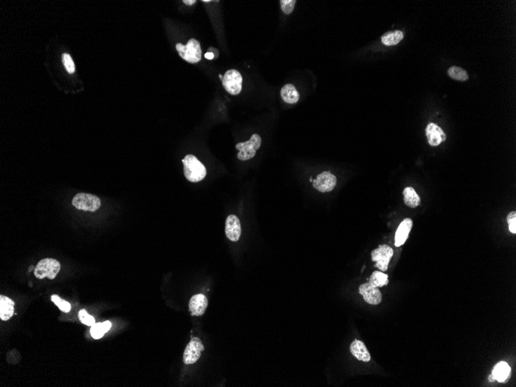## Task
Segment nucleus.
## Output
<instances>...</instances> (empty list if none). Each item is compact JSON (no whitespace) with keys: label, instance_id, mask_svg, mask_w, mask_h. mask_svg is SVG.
I'll return each mask as SVG.
<instances>
[{"label":"nucleus","instance_id":"obj_22","mask_svg":"<svg viewBox=\"0 0 516 387\" xmlns=\"http://www.w3.org/2000/svg\"><path fill=\"white\" fill-rule=\"evenodd\" d=\"M369 280H370L369 282L372 285L379 288V287L387 285L389 283V277L386 274L382 273V272H374L372 274Z\"/></svg>","mask_w":516,"mask_h":387},{"label":"nucleus","instance_id":"obj_15","mask_svg":"<svg viewBox=\"0 0 516 387\" xmlns=\"http://www.w3.org/2000/svg\"><path fill=\"white\" fill-rule=\"evenodd\" d=\"M350 351L357 359L360 360L362 362H370L371 359V356L368 351L364 342L362 341L355 339L353 342H352L351 346H350Z\"/></svg>","mask_w":516,"mask_h":387},{"label":"nucleus","instance_id":"obj_33","mask_svg":"<svg viewBox=\"0 0 516 387\" xmlns=\"http://www.w3.org/2000/svg\"><path fill=\"white\" fill-rule=\"evenodd\" d=\"M219 78H220V79H223V76H222V75H221V74H219Z\"/></svg>","mask_w":516,"mask_h":387},{"label":"nucleus","instance_id":"obj_31","mask_svg":"<svg viewBox=\"0 0 516 387\" xmlns=\"http://www.w3.org/2000/svg\"><path fill=\"white\" fill-rule=\"evenodd\" d=\"M489 381L490 382V383H494V382L496 381V380L494 378V376H493L492 373L489 376Z\"/></svg>","mask_w":516,"mask_h":387},{"label":"nucleus","instance_id":"obj_27","mask_svg":"<svg viewBox=\"0 0 516 387\" xmlns=\"http://www.w3.org/2000/svg\"><path fill=\"white\" fill-rule=\"evenodd\" d=\"M78 316H79V319H80L81 322L83 324L87 325V326H92L95 324V320H94V318L91 315H88L86 310H81L79 311V314H78Z\"/></svg>","mask_w":516,"mask_h":387},{"label":"nucleus","instance_id":"obj_12","mask_svg":"<svg viewBox=\"0 0 516 387\" xmlns=\"http://www.w3.org/2000/svg\"><path fill=\"white\" fill-rule=\"evenodd\" d=\"M426 136L431 146H438L445 141L447 136L443 129L436 124L430 123L426 129Z\"/></svg>","mask_w":516,"mask_h":387},{"label":"nucleus","instance_id":"obj_30","mask_svg":"<svg viewBox=\"0 0 516 387\" xmlns=\"http://www.w3.org/2000/svg\"><path fill=\"white\" fill-rule=\"evenodd\" d=\"M183 2L187 4V5H189V6H192L193 4L196 3V0H184Z\"/></svg>","mask_w":516,"mask_h":387},{"label":"nucleus","instance_id":"obj_8","mask_svg":"<svg viewBox=\"0 0 516 387\" xmlns=\"http://www.w3.org/2000/svg\"><path fill=\"white\" fill-rule=\"evenodd\" d=\"M204 350V346L201 340L197 337H193L189 342L183 353V361L187 365L195 363L201 357L202 352Z\"/></svg>","mask_w":516,"mask_h":387},{"label":"nucleus","instance_id":"obj_25","mask_svg":"<svg viewBox=\"0 0 516 387\" xmlns=\"http://www.w3.org/2000/svg\"><path fill=\"white\" fill-rule=\"evenodd\" d=\"M296 2H297L296 0H281L280 4L283 13L284 14L290 15L295 9Z\"/></svg>","mask_w":516,"mask_h":387},{"label":"nucleus","instance_id":"obj_7","mask_svg":"<svg viewBox=\"0 0 516 387\" xmlns=\"http://www.w3.org/2000/svg\"><path fill=\"white\" fill-rule=\"evenodd\" d=\"M223 87L229 94L238 95L242 90L243 78L237 70L231 69L225 73L222 79Z\"/></svg>","mask_w":516,"mask_h":387},{"label":"nucleus","instance_id":"obj_26","mask_svg":"<svg viewBox=\"0 0 516 387\" xmlns=\"http://www.w3.org/2000/svg\"><path fill=\"white\" fill-rule=\"evenodd\" d=\"M62 60H63V63H64V67H65L67 72L69 73V74L75 73V63L73 61L71 55H68V54H64V55H62Z\"/></svg>","mask_w":516,"mask_h":387},{"label":"nucleus","instance_id":"obj_5","mask_svg":"<svg viewBox=\"0 0 516 387\" xmlns=\"http://www.w3.org/2000/svg\"><path fill=\"white\" fill-rule=\"evenodd\" d=\"M72 204L78 210L95 212L100 208L102 203L96 195L80 193L73 198Z\"/></svg>","mask_w":516,"mask_h":387},{"label":"nucleus","instance_id":"obj_6","mask_svg":"<svg viewBox=\"0 0 516 387\" xmlns=\"http://www.w3.org/2000/svg\"><path fill=\"white\" fill-rule=\"evenodd\" d=\"M393 256V250L389 245H380L378 248L373 250L371 253L372 261L376 262V268L381 272H386L389 267V261Z\"/></svg>","mask_w":516,"mask_h":387},{"label":"nucleus","instance_id":"obj_16","mask_svg":"<svg viewBox=\"0 0 516 387\" xmlns=\"http://www.w3.org/2000/svg\"><path fill=\"white\" fill-rule=\"evenodd\" d=\"M492 375L499 383H507L512 376V370L507 362H500L495 365L492 370Z\"/></svg>","mask_w":516,"mask_h":387},{"label":"nucleus","instance_id":"obj_32","mask_svg":"<svg viewBox=\"0 0 516 387\" xmlns=\"http://www.w3.org/2000/svg\"><path fill=\"white\" fill-rule=\"evenodd\" d=\"M203 2H206V3H208V2H211V0H203Z\"/></svg>","mask_w":516,"mask_h":387},{"label":"nucleus","instance_id":"obj_14","mask_svg":"<svg viewBox=\"0 0 516 387\" xmlns=\"http://www.w3.org/2000/svg\"><path fill=\"white\" fill-rule=\"evenodd\" d=\"M413 227V221L409 218L404 219L400 222L395 234V246L400 247L406 242L409 237V232Z\"/></svg>","mask_w":516,"mask_h":387},{"label":"nucleus","instance_id":"obj_24","mask_svg":"<svg viewBox=\"0 0 516 387\" xmlns=\"http://www.w3.org/2000/svg\"><path fill=\"white\" fill-rule=\"evenodd\" d=\"M51 301H52L57 307L61 310L62 311L68 313L70 312L71 309V305L69 302H66V301L62 300L58 295H53L51 296Z\"/></svg>","mask_w":516,"mask_h":387},{"label":"nucleus","instance_id":"obj_28","mask_svg":"<svg viewBox=\"0 0 516 387\" xmlns=\"http://www.w3.org/2000/svg\"><path fill=\"white\" fill-rule=\"evenodd\" d=\"M507 222L509 223V231L512 234H516V212H511L507 217Z\"/></svg>","mask_w":516,"mask_h":387},{"label":"nucleus","instance_id":"obj_19","mask_svg":"<svg viewBox=\"0 0 516 387\" xmlns=\"http://www.w3.org/2000/svg\"><path fill=\"white\" fill-rule=\"evenodd\" d=\"M403 195L404 203L410 208H416L420 204V195L417 194L413 187H407L404 189Z\"/></svg>","mask_w":516,"mask_h":387},{"label":"nucleus","instance_id":"obj_21","mask_svg":"<svg viewBox=\"0 0 516 387\" xmlns=\"http://www.w3.org/2000/svg\"><path fill=\"white\" fill-rule=\"evenodd\" d=\"M110 327H111V323L109 321H106L105 322H100V323H97V324L95 323L94 326H91V336L94 339H99V338L104 336L105 333L109 332V330H110Z\"/></svg>","mask_w":516,"mask_h":387},{"label":"nucleus","instance_id":"obj_29","mask_svg":"<svg viewBox=\"0 0 516 387\" xmlns=\"http://www.w3.org/2000/svg\"><path fill=\"white\" fill-rule=\"evenodd\" d=\"M204 56L205 58H206V59H207V60H213V59H214V58L215 57V56H214V54H213V53L210 52L206 53V54H205Z\"/></svg>","mask_w":516,"mask_h":387},{"label":"nucleus","instance_id":"obj_23","mask_svg":"<svg viewBox=\"0 0 516 387\" xmlns=\"http://www.w3.org/2000/svg\"><path fill=\"white\" fill-rule=\"evenodd\" d=\"M447 74L454 80L459 81V82H465L468 80L469 76L467 71L462 67L452 66L447 71Z\"/></svg>","mask_w":516,"mask_h":387},{"label":"nucleus","instance_id":"obj_3","mask_svg":"<svg viewBox=\"0 0 516 387\" xmlns=\"http://www.w3.org/2000/svg\"><path fill=\"white\" fill-rule=\"evenodd\" d=\"M60 271V264L55 259H43L37 264L34 269L35 277L38 279H54Z\"/></svg>","mask_w":516,"mask_h":387},{"label":"nucleus","instance_id":"obj_11","mask_svg":"<svg viewBox=\"0 0 516 387\" xmlns=\"http://www.w3.org/2000/svg\"><path fill=\"white\" fill-rule=\"evenodd\" d=\"M225 233L230 241L237 242L241 235V225L239 218L236 215L227 217L225 224Z\"/></svg>","mask_w":516,"mask_h":387},{"label":"nucleus","instance_id":"obj_1","mask_svg":"<svg viewBox=\"0 0 516 387\" xmlns=\"http://www.w3.org/2000/svg\"><path fill=\"white\" fill-rule=\"evenodd\" d=\"M184 175L188 181L198 183L207 176V169L203 163L193 155H187L182 160Z\"/></svg>","mask_w":516,"mask_h":387},{"label":"nucleus","instance_id":"obj_2","mask_svg":"<svg viewBox=\"0 0 516 387\" xmlns=\"http://www.w3.org/2000/svg\"><path fill=\"white\" fill-rule=\"evenodd\" d=\"M176 48L180 56L189 63H196L201 60V47L200 43L196 39H190L186 45L179 43L176 44Z\"/></svg>","mask_w":516,"mask_h":387},{"label":"nucleus","instance_id":"obj_9","mask_svg":"<svg viewBox=\"0 0 516 387\" xmlns=\"http://www.w3.org/2000/svg\"><path fill=\"white\" fill-rule=\"evenodd\" d=\"M313 187L315 190L321 193L331 192L337 184V179L333 174L328 171H325L319 174L317 178L314 180Z\"/></svg>","mask_w":516,"mask_h":387},{"label":"nucleus","instance_id":"obj_4","mask_svg":"<svg viewBox=\"0 0 516 387\" xmlns=\"http://www.w3.org/2000/svg\"><path fill=\"white\" fill-rule=\"evenodd\" d=\"M261 145V138L258 134H254L250 140L245 142H240L236 145V148L239 151L238 159L241 161L251 160L255 156L256 152Z\"/></svg>","mask_w":516,"mask_h":387},{"label":"nucleus","instance_id":"obj_20","mask_svg":"<svg viewBox=\"0 0 516 387\" xmlns=\"http://www.w3.org/2000/svg\"><path fill=\"white\" fill-rule=\"evenodd\" d=\"M404 39V33L402 31H390L385 33L381 37V41L386 46L397 45Z\"/></svg>","mask_w":516,"mask_h":387},{"label":"nucleus","instance_id":"obj_13","mask_svg":"<svg viewBox=\"0 0 516 387\" xmlns=\"http://www.w3.org/2000/svg\"><path fill=\"white\" fill-rule=\"evenodd\" d=\"M208 306V299L203 294L193 295L191 298L189 307L192 316H202Z\"/></svg>","mask_w":516,"mask_h":387},{"label":"nucleus","instance_id":"obj_10","mask_svg":"<svg viewBox=\"0 0 516 387\" xmlns=\"http://www.w3.org/2000/svg\"><path fill=\"white\" fill-rule=\"evenodd\" d=\"M359 294L363 297L368 304L377 305L382 302V294L377 287L372 285L370 282L362 284L359 287Z\"/></svg>","mask_w":516,"mask_h":387},{"label":"nucleus","instance_id":"obj_17","mask_svg":"<svg viewBox=\"0 0 516 387\" xmlns=\"http://www.w3.org/2000/svg\"><path fill=\"white\" fill-rule=\"evenodd\" d=\"M14 302L8 297L0 296V319L9 320L14 315Z\"/></svg>","mask_w":516,"mask_h":387},{"label":"nucleus","instance_id":"obj_18","mask_svg":"<svg viewBox=\"0 0 516 387\" xmlns=\"http://www.w3.org/2000/svg\"><path fill=\"white\" fill-rule=\"evenodd\" d=\"M281 96L284 102L291 105L298 103L300 98L299 91L292 83H287L281 88Z\"/></svg>","mask_w":516,"mask_h":387}]
</instances>
